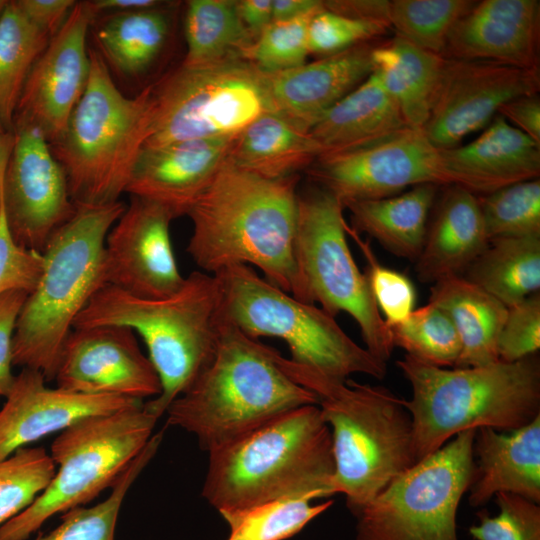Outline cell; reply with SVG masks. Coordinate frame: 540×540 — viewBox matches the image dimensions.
<instances>
[{
  "mask_svg": "<svg viewBox=\"0 0 540 540\" xmlns=\"http://www.w3.org/2000/svg\"><path fill=\"white\" fill-rule=\"evenodd\" d=\"M298 179H267L226 161L186 214L195 264L212 275L254 265L269 283L306 302L294 258Z\"/></svg>",
  "mask_w": 540,
  "mask_h": 540,
  "instance_id": "cell-1",
  "label": "cell"
},
{
  "mask_svg": "<svg viewBox=\"0 0 540 540\" xmlns=\"http://www.w3.org/2000/svg\"><path fill=\"white\" fill-rule=\"evenodd\" d=\"M202 497L224 518L263 503L334 495L329 426L305 405L208 452Z\"/></svg>",
  "mask_w": 540,
  "mask_h": 540,
  "instance_id": "cell-2",
  "label": "cell"
},
{
  "mask_svg": "<svg viewBox=\"0 0 540 540\" xmlns=\"http://www.w3.org/2000/svg\"><path fill=\"white\" fill-rule=\"evenodd\" d=\"M282 370L318 398L334 458L332 489L356 516L416 463L413 428L403 399L381 385L338 380L276 355Z\"/></svg>",
  "mask_w": 540,
  "mask_h": 540,
  "instance_id": "cell-3",
  "label": "cell"
},
{
  "mask_svg": "<svg viewBox=\"0 0 540 540\" xmlns=\"http://www.w3.org/2000/svg\"><path fill=\"white\" fill-rule=\"evenodd\" d=\"M277 350L221 319L209 366L166 410L168 425L210 452L295 408L318 405L279 366Z\"/></svg>",
  "mask_w": 540,
  "mask_h": 540,
  "instance_id": "cell-4",
  "label": "cell"
},
{
  "mask_svg": "<svg viewBox=\"0 0 540 540\" xmlns=\"http://www.w3.org/2000/svg\"><path fill=\"white\" fill-rule=\"evenodd\" d=\"M412 395L403 403L413 428L416 462L458 433L481 427L519 429L540 416V362L536 354L507 363L441 368L407 354L396 361Z\"/></svg>",
  "mask_w": 540,
  "mask_h": 540,
  "instance_id": "cell-5",
  "label": "cell"
},
{
  "mask_svg": "<svg viewBox=\"0 0 540 540\" xmlns=\"http://www.w3.org/2000/svg\"><path fill=\"white\" fill-rule=\"evenodd\" d=\"M220 323L216 277L193 271L177 293L158 300L139 298L105 284L73 328L125 326L141 336L161 383L160 394L145 402L144 408L159 418L212 362Z\"/></svg>",
  "mask_w": 540,
  "mask_h": 540,
  "instance_id": "cell-6",
  "label": "cell"
},
{
  "mask_svg": "<svg viewBox=\"0 0 540 540\" xmlns=\"http://www.w3.org/2000/svg\"><path fill=\"white\" fill-rule=\"evenodd\" d=\"M116 201L76 205L73 216L48 241L35 288L20 310L13 337V364L54 380L74 322L106 284V236L124 212Z\"/></svg>",
  "mask_w": 540,
  "mask_h": 540,
  "instance_id": "cell-7",
  "label": "cell"
},
{
  "mask_svg": "<svg viewBox=\"0 0 540 540\" xmlns=\"http://www.w3.org/2000/svg\"><path fill=\"white\" fill-rule=\"evenodd\" d=\"M89 57L87 87L50 147L75 205H104L126 192L147 138L150 88L125 96L98 51L89 49Z\"/></svg>",
  "mask_w": 540,
  "mask_h": 540,
  "instance_id": "cell-8",
  "label": "cell"
},
{
  "mask_svg": "<svg viewBox=\"0 0 540 540\" xmlns=\"http://www.w3.org/2000/svg\"><path fill=\"white\" fill-rule=\"evenodd\" d=\"M214 276L220 318L246 335L279 338L288 345L291 361L338 380L355 373L385 377L386 362L355 343L319 306L296 299L248 265L230 266Z\"/></svg>",
  "mask_w": 540,
  "mask_h": 540,
  "instance_id": "cell-9",
  "label": "cell"
},
{
  "mask_svg": "<svg viewBox=\"0 0 540 540\" xmlns=\"http://www.w3.org/2000/svg\"><path fill=\"white\" fill-rule=\"evenodd\" d=\"M149 88V125L142 148L235 138L262 114L275 112L266 73L243 58L181 63Z\"/></svg>",
  "mask_w": 540,
  "mask_h": 540,
  "instance_id": "cell-10",
  "label": "cell"
},
{
  "mask_svg": "<svg viewBox=\"0 0 540 540\" xmlns=\"http://www.w3.org/2000/svg\"><path fill=\"white\" fill-rule=\"evenodd\" d=\"M157 420L142 405L87 417L62 430L50 448L58 470L30 506L0 526V540H26L51 516L111 487L145 447Z\"/></svg>",
  "mask_w": 540,
  "mask_h": 540,
  "instance_id": "cell-11",
  "label": "cell"
},
{
  "mask_svg": "<svg viewBox=\"0 0 540 540\" xmlns=\"http://www.w3.org/2000/svg\"><path fill=\"white\" fill-rule=\"evenodd\" d=\"M344 209L336 196L322 188L298 196L294 258L306 302L319 303L333 317L349 314L366 350L387 362L394 350L390 329L349 249Z\"/></svg>",
  "mask_w": 540,
  "mask_h": 540,
  "instance_id": "cell-12",
  "label": "cell"
},
{
  "mask_svg": "<svg viewBox=\"0 0 540 540\" xmlns=\"http://www.w3.org/2000/svg\"><path fill=\"white\" fill-rule=\"evenodd\" d=\"M475 435L458 433L391 481L355 516L357 540H459L458 507L476 477Z\"/></svg>",
  "mask_w": 540,
  "mask_h": 540,
  "instance_id": "cell-13",
  "label": "cell"
},
{
  "mask_svg": "<svg viewBox=\"0 0 540 540\" xmlns=\"http://www.w3.org/2000/svg\"><path fill=\"white\" fill-rule=\"evenodd\" d=\"M0 195L15 242L39 253L76 211L46 136L22 118L0 138Z\"/></svg>",
  "mask_w": 540,
  "mask_h": 540,
  "instance_id": "cell-14",
  "label": "cell"
},
{
  "mask_svg": "<svg viewBox=\"0 0 540 540\" xmlns=\"http://www.w3.org/2000/svg\"><path fill=\"white\" fill-rule=\"evenodd\" d=\"M308 172L343 204L395 196L420 184L449 186L439 149L422 129L411 127L362 147L323 154Z\"/></svg>",
  "mask_w": 540,
  "mask_h": 540,
  "instance_id": "cell-15",
  "label": "cell"
},
{
  "mask_svg": "<svg viewBox=\"0 0 540 540\" xmlns=\"http://www.w3.org/2000/svg\"><path fill=\"white\" fill-rule=\"evenodd\" d=\"M540 90V70L445 58L423 132L437 149L485 128L506 102Z\"/></svg>",
  "mask_w": 540,
  "mask_h": 540,
  "instance_id": "cell-16",
  "label": "cell"
},
{
  "mask_svg": "<svg viewBox=\"0 0 540 540\" xmlns=\"http://www.w3.org/2000/svg\"><path fill=\"white\" fill-rule=\"evenodd\" d=\"M130 196L106 236V284L139 298H168L185 281L170 237V223L175 217L158 202Z\"/></svg>",
  "mask_w": 540,
  "mask_h": 540,
  "instance_id": "cell-17",
  "label": "cell"
},
{
  "mask_svg": "<svg viewBox=\"0 0 540 540\" xmlns=\"http://www.w3.org/2000/svg\"><path fill=\"white\" fill-rule=\"evenodd\" d=\"M95 17L89 1L76 2L24 83L14 118L36 124L50 144L63 133L87 87L90 75L87 36Z\"/></svg>",
  "mask_w": 540,
  "mask_h": 540,
  "instance_id": "cell-18",
  "label": "cell"
},
{
  "mask_svg": "<svg viewBox=\"0 0 540 540\" xmlns=\"http://www.w3.org/2000/svg\"><path fill=\"white\" fill-rule=\"evenodd\" d=\"M54 380L59 388L91 395L144 399L161 392L158 374L129 327L73 328Z\"/></svg>",
  "mask_w": 540,
  "mask_h": 540,
  "instance_id": "cell-19",
  "label": "cell"
},
{
  "mask_svg": "<svg viewBox=\"0 0 540 540\" xmlns=\"http://www.w3.org/2000/svg\"><path fill=\"white\" fill-rule=\"evenodd\" d=\"M0 409V460L91 416L144 405L142 399L91 395L48 387L39 371L23 368Z\"/></svg>",
  "mask_w": 540,
  "mask_h": 540,
  "instance_id": "cell-20",
  "label": "cell"
},
{
  "mask_svg": "<svg viewBox=\"0 0 540 540\" xmlns=\"http://www.w3.org/2000/svg\"><path fill=\"white\" fill-rule=\"evenodd\" d=\"M540 2L483 0L451 29L444 58L539 69Z\"/></svg>",
  "mask_w": 540,
  "mask_h": 540,
  "instance_id": "cell-21",
  "label": "cell"
},
{
  "mask_svg": "<svg viewBox=\"0 0 540 540\" xmlns=\"http://www.w3.org/2000/svg\"><path fill=\"white\" fill-rule=\"evenodd\" d=\"M234 138H212L142 148L126 189L130 195L186 215L226 163Z\"/></svg>",
  "mask_w": 540,
  "mask_h": 540,
  "instance_id": "cell-22",
  "label": "cell"
},
{
  "mask_svg": "<svg viewBox=\"0 0 540 540\" xmlns=\"http://www.w3.org/2000/svg\"><path fill=\"white\" fill-rule=\"evenodd\" d=\"M374 47L365 42L295 68L266 73L274 111L310 131L373 72Z\"/></svg>",
  "mask_w": 540,
  "mask_h": 540,
  "instance_id": "cell-23",
  "label": "cell"
},
{
  "mask_svg": "<svg viewBox=\"0 0 540 540\" xmlns=\"http://www.w3.org/2000/svg\"><path fill=\"white\" fill-rule=\"evenodd\" d=\"M439 156L449 186L476 195L540 176V144L499 114L475 140L439 149Z\"/></svg>",
  "mask_w": 540,
  "mask_h": 540,
  "instance_id": "cell-24",
  "label": "cell"
},
{
  "mask_svg": "<svg viewBox=\"0 0 540 540\" xmlns=\"http://www.w3.org/2000/svg\"><path fill=\"white\" fill-rule=\"evenodd\" d=\"M473 450L476 477L468 490L472 507L501 492L540 503V416L508 433L476 429Z\"/></svg>",
  "mask_w": 540,
  "mask_h": 540,
  "instance_id": "cell-25",
  "label": "cell"
},
{
  "mask_svg": "<svg viewBox=\"0 0 540 540\" xmlns=\"http://www.w3.org/2000/svg\"><path fill=\"white\" fill-rule=\"evenodd\" d=\"M488 242L478 195L460 186H445L415 261L418 280L433 284L461 276Z\"/></svg>",
  "mask_w": 540,
  "mask_h": 540,
  "instance_id": "cell-26",
  "label": "cell"
},
{
  "mask_svg": "<svg viewBox=\"0 0 540 540\" xmlns=\"http://www.w3.org/2000/svg\"><path fill=\"white\" fill-rule=\"evenodd\" d=\"M322 154V146L309 131L267 112L234 138L227 162L263 178L282 179L308 169Z\"/></svg>",
  "mask_w": 540,
  "mask_h": 540,
  "instance_id": "cell-27",
  "label": "cell"
},
{
  "mask_svg": "<svg viewBox=\"0 0 540 540\" xmlns=\"http://www.w3.org/2000/svg\"><path fill=\"white\" fill-rule=\"evenodd\" d=\"M405 127L409 126L397 104L372 72L309 132L323 154H329L368 145Z\"/></svg>",
  "mask_w": 540,
  "mask_h": 540,
  "instance_id": "cell-28",
  "label": "cell"
},
{
  "mask_svg": "<svg viewBox=\"0 0 540 540\" xmlns=\"http://www.w3.org/2000/svg\"><path fill=\"white\" fill-rule=\"evenodd\" d=\"M429 302L451 318L461 343L455 367L484 366L499 361L498 338L508 308L463 276L436 281Z\"/></svg>",
  "mask_w": 540,
  "mask_h": 540,
  "instance_id": "cell-29",
  "label": "cell"
},
{
  "mask_svg": "<svg viewBox=\"0 0 540 540\" xmlns=\"http://www.w3.org/2000/svg\"><path fill=\"white\" fill-rule=\"evenodd\" d=\"M439 188L420 184L395 196L343 205L351 214V228L356 233H366L391 254L415 262Z\"/></svg>",
  "mask_w": 540,
  "mask_h": 540,
  "instance_id": "cell-30",
  "label": "cell"
},
{
  "mask_svg": "<svg viewBox=\"0 0 540 540\" xmlns=\"http://www.w3.org/2000/svg\"><path fill=\"white\" fill-rule=\"evenodd\" d=\"M373 72L397 104L407 126L426 124L445 58L395 35L376 44Z\"/></svg>",
  "mask_w": 540,
  "mask_h": 540,
  "instance_id": "cell-31",
  "label": "cell"
},
{
  "mask_svg": "<svg viewBox=\"0 0 540 540\" xmlns=\"http://www.w3.org/2000/svg\"><path fill=\"white\" fill-rule=\"evenodd\" d=\"M166 5L95 17L91 27L95 28L96 50L109 69L136 77L151 67L169 35Z\"/></svg>",
  "mask_w": 540,
  "mask_h": 540,
  "instance_id": "cell-32",
  "label": "cell"
},
{
  "mask_svg": "<svg viewBox=\"0 0 540 540\" xmlns=\"http://www.w3.org/2000/svg\"><path fill=\"white\" fill-rule=\"evenodd\" d=\"M461 276L507 308L521 303L540 292V235L489 240Z\"/></svg>",
  "mask_w": 540,
  "mask_h": 540,
  "instance_id": "cell-33",
  "label": "cell"
},
{
  "mask_svg": "<svg viewBox=\"0 0 540 540\" xmlns=\"http://www.w3.org/2000/svg\"><path fill=\"white\" fill-rule=\"evenodd\" d=\"M187 51L182 63L243 58L255 41L242 23L236 0H191L184 19Z\"/></svg>",
  "mask_w": 540,
  "mask_h": 540,
  "instance_id": "cell-34",
  "label": "cell"
},
{
  "mask_svg": "<svg viewBox=\"0 0 540 540\" xmlns=\"http://www.w3.org/2000/svg\"><path fill=\"white\" fill-rule=\"evenodd\" d=\"M52 37L35 26L9 1L0 17V119L12 132L26 78Z\"/></svg>",
  "mask_w": 540,
  "mask_h": 540,
  "instance_id": "cell-35",
  "label": "cell"
},
{
  "mask_svg": "<svg viewBox=\"0 0 540 540\" xmlns=\"http://www.w3.org/2000/svg\"><path fill=\"white\" fill-rule=\"evenodd\" d=\"M162 437V431L151 436L111 486L109 497L89 508L78 506L67 510L57 528L36 540H114L122 502L133 482L156 454Z\"/></svg>",
  "mask_w": 540,
  "mask_h": 540,
  "instance_id": "cell-36",
  "label": "cell"
},
{
  "mask_svg": "<svg viewBox=\"0 0 540 540\" xmlns=\"http://www.w3.org/2000/svg\"><path fill=\"white\" fill-rule=\"evenodd\" d=\"M394 348L427 364L453 368L461 353L457 330L448 314L428 302L401 323L389 327Z\"/></svg>",
  "mask_w": 540,
  "mask_h": 540,
  "instance_id": "cell-37",
  "label": "cell"
},
{
  "mask_svg": "<svg viewBox=\"0 0 540 540\" xmlns=\"http://www.w3.org/2000/svg\"><path fill=\"white\" fill-rule=\"evenodd\" d=\"M475 3L471 0H390V26L395 35L443 57L451 29Z\"/></svg>",
  "mask_w": 540,
  "mask_h": 540,
  "instance_id": "cell-38",
  "label": "cell"
},
{
  "mask_svg": "<svg viewBox=\"0 0 540 540\" xmlns=\"http://www.w3.org/2000/svg\"><path fill=\"white\" fill-rule=\"evenodd\" d=\"M307 498L275 500L224 517L230 527L227 540H284L326 511L332 500L313 505Z\"/></svg>",
  "mask_w": 540,
  "mask_h": 540,
  "instance_id": "cell-39",
  "label": "cell"
},
{
  "mask_svg": "<svg viewBox=\"0 0 540 540\" xmlns=\"http://www.w3.org/2000/svg\"><path fill=\"white\" fill-rule=\"evenodd\" d=\"M478 202L488 240L540 235L539 178L478 195Z\"/></svg>",
  "mask_w": 540,
  "mask_h": 540,
  "instance_id": "cell-40",
  "label": "cell"
},
{
  "mask_svg": "<svg viewBox=\"0 0 540 540\" xmlns=\"http://www.w3.org/2000/svg\"><path fill=\"white\" fill-rule=\"evenodd\" d=\"M55 472L56 465L43 447H22L0 460V526L30 506Z\"/></svg>",
  "mask_w": 540,
  "mask_h": 540,
  "instance_id": "cell-41",
  "label": "cell"
},
{
  "mask_svg": "<svg viewBox=\"0 0 540 540\" xmlns=\"http://www.w3.org/2000/svg\"><path fill=\"white\" fill-rule=\"evenodd\" d=\"M319 10L291 20L272 21L246 51L244 59L264 73L303 65L310 54L309 23Z\"/></svg>",
  "mask_w": 540,
  "mask_h": 540,
  "instance_id": "cell-42",
  "label": "cell"
},
{
  "mask_svg": "<svg viewBox=\"0 0 540 540\" xmlns=\"http://www.w3.org/2000/svg\"><path fill=\"white\" fill-rule=\"evenodd\" d=\"M346 233L355 241L366 260L365 275L378 309L385 317L386 325L389 328L403 322L416 304L414 284L403 273L382 265L369 240L361 239L348 224Z\"/></svg>",
  "mask_w": 540,
  "mask_h": 540,
  "instance_id": "cell-43",
  "label": "cell"
},
{
  "mask_svg": "<svg viewBox=\"0 0 540 540\" xmlns=\"http://www.w3.org/2000/svg\"><path fill=\"white\" fill-rule=\"evenodd\" d=\"M499 513L479 514L480 523L469 528L475 540H540L539 504L512 493H497Z\"/></svg>",
  "mask_w": 540,
  "mask_h": 540,
  "instance_id": "cell-44",
  "label": "cell"
},
{
  "mask_svg": "<svg viewBox=\"0 0 540 540\" xmlns=\"http://www.w3.org/2000/svg\"><path fill=\"white\" fill-rule=\"evenodd\" d=\"M389 29L385 24L342 16L323 6L309 23V52L329 56L357 44L370 42L385 35Z\"/></svg>",
  "mask_w": 540,
  "mask_h": 540,
  "instance_id": "cell-45",
  "label": "cell"
},
{
  "mask_svg": "<svg viewBox=\"0 0 540 540\" xmlns=\"http://www.w3.org/2000/svg\"><path fill=\"white\" fill-rule=\"evenodd\" d=\"M540 348V292L508 308L498 338V358L512 363Z\"/></svg>",
  "mask_w": 540,
  "mask_h": 540,
  "instance_id": "cell-46",
  "label": "cell"
},
{
  "mask_svg": "<svg viewBox=\"0 0 540 540\" xmlns=\"http://www.w3.org/2000/svg\"><path fill=\"white\" fill-rule=\"evenodd\" d=\"M43 268V255L18 245L9 230L3 199L0 195V295L35 288Z\"/></svg>",
  "mask_w": 540,
  "mask_h": 540,
  "instance_id": "cell-47",
  "label": "cell"
},
{
  "mask_svg": "<svg viewBox=\"0 0 540 540\" xmlns=\"http://www.w3.org/2000/svg\"><path fill=\"white\" fill-rule=\"evenodd\" d=\"M28 293L13 290L0 295V396L10 391L15 375L13 364V337L16 322Z\"/></svg>",
  "mask_w": 540,
  "mask_h": 540,
  "instance_id": "cell-48",
  "label": "cell"
},
{
  "mask_svg": "<svg viewBox=\"0 0 540 540\" xmlns=\"http://www.w3.org/2000/svg\"><path fill=\"white\" fill-rule=\"evenodd\" d=\"M22 13L39 29L51 37L60 29L72 8L74 0H14Z\"/></svg>",
  "mask_w": 540,
  "mask_h": 540,
  "instance_id": "cell-49",
  "label": "cell"
},
{
  "mask_svg": "<svg viewBox=\"0 0 540 540\" xmlns=\"http://www.w3.org/2000/svg\"><path fill=\"white\" fill-rule=\"evenodd\" d=\"M498 114L536 143L540 144V98L538 93L516 97L504 105Z\"/></svg>",
  "mask_w": 540,
  "mask_h": 540,
  "instance_id": "cell-50",
  "label": "cell"
},
{
  "mask_svg": "<svg viewBox=\"0 0 540 540\" xmlns=\"http://www.w3.org/2000/svg\"><path fill=\"white\" fill-rule=\"evenodd\" d=\"M326 10L353 19L377 22L390 27V0H327Z\"/></svg>",
  "mask_w": 540,
  "mask_h": 540,
  "instance_id": "cell-51",
  "label": "cell"
},
{
  "mask_svg": "<svg viewBox=\"0 0 540 540\" xmlns=\"http://www.w3.org/2000/svg\"><path fill=\"white\" fill-rule=\"evenodd\" d=\"M273 0H236L238 15L256 39L272 22Z\"/></svg>",
  "mask_w": 540,
  "mask_h": 540,
  "instance_id": "cell-52",
  "label": "cell"
},
{
  "mask_svg": "<svg viewBox=\"0 0 540 540\" xmlns=\"http://www.w3.org/2000/svg\"><path fill=\"white\" fill-rule=\"evenodd\" d=\"M167 2L158 0H93L89 1L95 16L133 12L151 9L165 5Z\"/></svg>",
  "mask_w": 540,
  "mask_h": 540,
  "instance_id": "cell-53",
  "label": "cell"
},
{
  "mask_svg": "<svg viewBox=\"0 0 540 540\" xmlns=\"http://www.w3.org/2000/svg\"><path fill=\"white\" fill-rule=\"evenodd\" d=\"M323 7L319 0H273L272 21L295 19Z\"/></svg>",
  "mask_w": 540,
  "mask_h": 540,
  "instance_id": "cell-54",
  "label": "cell"
},
{
  "mask_svg": "<svg viewBox=\"0 0 540 540\" xmlns=\"http://www.w3.org/2000/svg\"><path fill=\"white\" fill-rule=\"evenodd\" d=\"M9 0H0V17L8 5Z\"/></svg>",
  "mask_w": 540,
  "mask_h": 540,
  "instance_id": "cell-55",
  "label": "cell"
},
{
  "mask_svg": "<svg viewBox=\"0 0 540 540\" xmlns=\"http://www.w3.org/2000/svg\"><path fill=\"white\" fill-rule=\"evenodd\" d=\"M7 132H10V131H7V130L5 129L3 123H2V121H1V119H0V138H1L5 133H7Z\"/></svg>",
  "mask_w": 540,
  "mask_h": 540,
  "instance_id": "cell-56",
  "label": "cell"
}]
</instances>
